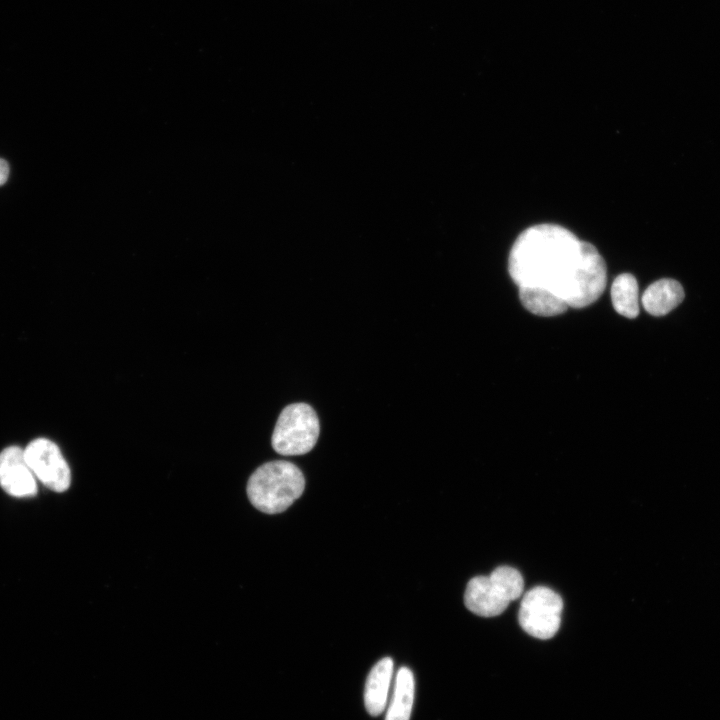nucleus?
I'll use <instances>...</instances> for the list:
<instances>
[{
  "instance_id": "obj_6",
  "label": "nucleus",
  "mask_w": 720,
  "mask_h": 720,
  "mask_svg": "<svg viewBox=\"0 0 720 720\" xmlns=\"http://www.w3.org/2000/svg\"><path fill=\"white\" fill-rule=\"evenodd\" d=\"M25 458L36 479L50 490L62 493L71 483V471L59 447L49 439L38 438L24 449Z\"/></svg>"
},
{
  "instance_id": "obj_7",
  "label": "nucleus",
  "mask_w": 720,
  "mask_h": 720,
  "mask_svg": "<svg viewBox=\"0 0 720 720\" xmlns=\"http://www.w3.org/2000/svg\"><path fill=\"white\" fill-rule=\"evenodd\" d=\"M0 486L14 497L33 496L37 492L36 477L24 450L18 446L7 447L0 453Z\"/></svg>"
},
{
  "instance_id": "obj_10",
  "label": "nucleus",
  "mask_w": 720,
  "mask_h": 720,
  "mask_svg": "<svg viewBox=\"0 0 720 720\" xmlns=\"http://www.w3.org/2000/svg\"><path fill=\"white\" fill-rule=\"evenodd\" d=\"M415 682L412 671L401 667L395 677L392 698L385 720H410L414 703Z\"/></svg>"
},
{
  "instance_id": "obj_1",
  "label": "nucleus",
  "mask_w": 720,
  "mask_h": 720,
  "mask_svg": "<svg viewBox=\"0 0 720 720\" xmlns=\"http://www.w3.org/2000/svg\"><path fill=\"white\" fill-rule=\"evenodd\" d=\"M508 272L518 287L548 289L576 309L597 301L607 284V266L597 248L552 223L532 225L517 236Z\"/></svg>"
},
{
  "instance_id": "obj_9",
  "label": "nucleus",
  "mask_w": 720,
  "mask_h": 720,
  "mask_svg": "<svg viewBox=\"0 0 720 720\" xmlns=\"http://www.w3.org/2000/svg\"><path fill=\"white\" fill-rule=\"evenodd\" d=\"M684 299L681 284L670 278L653 282L644 291L641 303L649 314L663 316L676 308Z\"/></svg>"
},
{
  "instance_id": "obj_8",
  "label": "nucleus",
  "mask_w": 720,
  "mask_h": 720,
  "mask_svg": "<svg viewBox=\"0 0 720 720\" xmlns=\"http://www.w3.org/2000/svg\"><path fill=\"white\" fill-rule=\"evenodd\" d=\"M393 676V660L384 657L370 670L364 689V704L371 716L380 715L387 705Z\"/></svg>"
},
{
  "instance_id": "obj_4",
  "label": "nucleus",
  "mask_w": 720,
  "mask_h": 720,
  "mask_svg": "<svg viewBox=\"0 0 720 720\" xmlns=\"http://www.w3.org/2000/svg\"><path fill=\"white\" fill-rule=\"evenodd\" d=\"M319 436V420L314 409L306 403L286 406L280 413L272 434V447L281 455L308 453Z\"/></svg>"
},
{
  "instance_id": "obj_2",
  "label": "nucleus",
  "mask_w": 720,
  "mask_h": 720,
  "mask_svg": "<svg viewBox=\"0 0 720 720\" xmlns=\"http://www.w3.org/2000/svg\"><path fill=\"white\" fill-rule=\"evenodd\" d=\"M305 479L293 463L276 460L259 466L247 482L251 504L266 514L285 511L304 491Z\"/></svg>"
},
{
  "instance_id": "obj_13",
  "label": "nucleus",
  "mask_w": 720,
  "mask_h": 720,
  "mask_svg": "<svg viewBox=\"0 0 720 720\" xmlns=\"http://www.w3.org/2000/svg\"><path fill=\"white\" fill-rule=\"evenodd\" d=\"M9 166L8 163L0 158V186H2L8 179Z\"/></svg>"
},
{
  "instance_id": "obj_12",
  "label": "nucleus",
  "mask_w": 720,
  "mask_h": 720,
  "mask_svg": "<svg viewBox=\"0 0 720 720\" xmlns=\"http://www.w3.org/2000/svg\"><path fill=\"white\" fill-rule=\"evenodd\" d=\"M611 300L615 311L629 319L639 314V287L630 273L618 275L611 285Z\"/></svg>"
},
{
  "instance_id": "obj_11",
  "label": "nucleus",
  "mask_w": 720,
  "mask_h": 720,
  "mask_svg": "<svg viewBox=\"0 0 720 720\" xmlns=\"http://www.w3.org/2000/svg\"><path fill=\"white\" fill-rule=\"evenodd\" d=\"M519 299L522 305L532 314L552 317L564 313L568 304L548 289L541 287L521 286Z\"/></svg>"
},
{
  "instance_id": "obj_3",
  "label": "nucleus",
  "mask_w": 720,
  "mask_h": 720,
  "mask_svg": "<svg viewBox=\"0 0 720 720\" xmlns=\"http://www.w3.org/2000/svg\"><path fill=\"white\" fill-rule=\"evenodd\" d=\"M523 589L524 580L517 569L499 566L489 576H476L468 582L464 603L476 615L494 617L519 598Z\"/></svg>"
},
{
  "instance_id": "obj_5",
  "label": "nucleus",
  "mask_w": 720,
  "mask_h": 720,
  "mask_svg": "<svg viewBox=\"0 0 720 720\" xmlns=\"http://www.w3.org/2000/svg\"><path fill=\"white\" fill-rule=\"evenodd\" d=\"M563 600L548 587L537 586L522 598L518 620L521 628L530 636L546 640L559 630Z\"/></svg>"
}]
</instances>
